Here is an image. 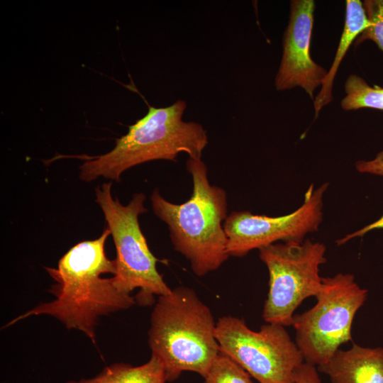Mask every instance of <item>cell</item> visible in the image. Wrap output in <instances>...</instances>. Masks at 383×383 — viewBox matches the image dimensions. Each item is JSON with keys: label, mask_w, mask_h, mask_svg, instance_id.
Masks as SVG:
<instances>
[{"label": "cell", "mask_w": 383, "mask_h": 383, "mask_svg": "<svg viewBox=\"0 0 383 383\" xmlns=\"http://www.w3.org/2000/svg\"><path fill=\"white\" fill-rule=\"evenodd\" d=\"M109 235L106 227L99 238L72 246L59 260L56 268L45 267L55 282L48 290L55 299L36 306L4 328L31 316L49 315L67 329L81 331L96 344L99 318L128 309L135 303L131 294L116 287L112 277H101L104 274L116 273V261L108 258L105 252Z\"/></svg>", "instance_id": "obj_1"}, {"label": "cell", "mask_w": 383, "mask_h": 383, "mask_svg": "<svg viewBox=\"0 0 383 383\" xmlns=\"http://www.w3.org/2000/svg\"><path fill=\"white\" fill-rule=\"evenodd\" d=\"M187 170L193 191L184 203L177 204L163 198L157 188L150 200L155 215L168 227L174 248L190 263L199 276L218 270L229 257L223 223L228 216L226 191L210 184L201 159L189 158Z\"/></svg>", "instance_id": "obj_2"}, {"label": "cell", "mask_w": 383, "mask_h": 383, "mask_svg": "<svg viewBox=\"0 0 383 383\" xmlns=\"http://www.w3.org/2000/svg\"><path fill=\"white\" fill-rule=\"evenodd\" d=\"M148 105L147 113L128 126L112 150L99 155L75 156L84 160L79 166L81 180L90 182L104 177L119 182L121 174L133 167L156 160L176 161L181 152L201 159L207 133L200 123L182 120L186 102L179 99L162 108Z\"/></svg>", "instance_id": "obj_3"}, {"label": "cell", "mask_w": 383, "mask_h": 383, "mask_svg": "<svg viewBox=\"0 0 383 383\" xmlns=\"http://www.w3.org/2000/svg\"><path fill=\"white\" fill-rule=\"evenodd\" d=\"M213 316L196 292L180 286L160 296L150 317L148 342L162 363L167 382L184 371L204 378L220 352Z\"/></svg>", "instance_id": "obj_4"}, {"label": "cell", "mask_w": 383, "mask_h": 383, "mask_svg": "<svg viewBox=\"0 0 383 383\" xmlns=\"http://www.w3.org/2000/svg\"><path fill=\"white\" fill-rule=\"evenodd\" d=\"M111 187V182L96 187L95 201L103 212L116 248V269L112 278L122 292L131 294L140 289L135 301L142 306L150 305L154 295H167L172 289L157 271L159 260L150 251L140 228L138 217L148 211L144 206L145 195L136 193L128 204L123 205L113 197Z\"/></svg>", "instance_id": "obj_5"}, {"label": "cell", "mask_w": 383, "mask_h": 383, "mask_svg": "<svg viewBox=\"0 0 383 383\" xmlns=\"http://www.w3.org/2000/svg\"><path fill=\"white\" fill-rule=\"evenodd\" d=\"M367 296V290L360 287L351 274L322 278L316 304L294 315L292 324L296 344L306 363L323 365L340 345L352 340L354 317Z\"/></svg>", "instance_id": "obj_6"}, {"label": "cell", "mask_w": 383, "mask_h": 383, "mask_svg": "<svg viewBox=\"0 0 383 383\" xmlns=\"http://www.w3.org/2000/svg\"><path fill=\"white\" fill-rule=\"evenodd\" d=\"M326 245L309 239L277 243L259 249L269 272V291L262 318L267 323L292 326L301 302L315 296L322 285L320 266L326 262Z\"/></svg>", "instance_id": "obj_7"}, {"label": "cell", "mask_w": 383, "mask_h": 383, "mask_svg": "<svg viewBox=\"0 0 383 383\" xmlns=\"http://www.w3.org/2000/svg\"><path fill=\"white\" fill-rule=\"evenodd\" d=\"M284 327L267 323L253 331L243 318L227 316L218 320L215 335L220 350L260 383H294L304 358Z\"/></svg>", "instance_id": "obj_8"}, {"label": "cell", "mask_w": 383, "mask_h": 383, "mask_svg": "<svg viewBox=\"0 0 383 383\" xmlns=\"http://www.w3.org/2000/svg\"><path fill=\"white\" fill-rule=\"evenodd\" d=\"M326 182L314 189L311 184L304 202L294 211L271 217L248 211L228 215L223 228L229 256L241 257L255 249L283 242H301L311 233L318 231L323 221V196L328 187Z\"/></svg>", "instance_id": "obj_9"}, {"label": "cell", "mask_w": 383, "mask_h": 383, "mask_svg": "<svg viewBox=\"0 0 383 383\" xmlns=\"http://www.w3.org/2000/svg\"><path fill=\"white\" fill-rule=\"evenodd\" d=\"M314 9L313 0L290 1L289 23L283 35L282 57L274 81L277 90L300 87L311 99L328 73L310 55Z\"/></svg>", "instance_id": "obj_10"}, {"label": "cell", "mask_w": 383, "mask_h": 383, "mask_svg": "<svg viewBox=\"0 0 383 383\" xmlns=\"http://www.w3.org/2000/svg\"><path fill=\"white\" fill-rule=\"evenodd\" d=\"M317 369L331 383H383V348L354 344L346 350L338 349Z\"/></svg>", "instance_id": "obj_11"}, {"label": "cell", "mask_w": 383, "mask_h": 383, "mask_svg": "<svg viewBox=\"0 0 383 383\" xmlns=\"http://www.w3.org/2000/svg\"><path fill=\"white\" fill-rule=\"evenodd\" d=\"M345 18L344 28L335 52L333 62L322 84V87L314 100L316 116L321 109L332 99V87L339 65L351 44L371 23L366 15L362 3L359 0L345 1Z\"/></svg>", "instance_id": "obj_12"}, {"label": "cell", "mask_w": 383, "mask_h": 383, "mask_svg": "<svg viewBox=\"0 0 383 383\" xmlns=\"http://www.w3.org/2000/svg\"><path fill=\"white\" fill-rule=\"evenodd\" d=\"M165 367L155 356L140 366L119 362L106 367L99 374L67 383H165Z\"/></svg>", "instance_id": "obj_13"}, {"label": "cell", "mask_w": 383, "mask_h": 383, "mask_svg": "<svg viewBox=\"0 0 383 383\" xmlns=\"http://www.w3.org/2000/svg\"><path fill=\"white\" fill-rule=\"evenodd\" d=\"M345 96L340 102L345 111L361 108L383 110V87L370 86L357 74H350L345 82Z\"/></svg>", "instance_id": "obj_14"}, {"label": "cell", "mask_w": 383, "mask_h": 383, "mask_svg": "<svg viewBox=\"0 0 383 383\" xmlns=\"http://www.w3.org/2000/svg\"><path fill=\"white\" fill-rule=\"evenodd\" d=\"M204 379V383H253L251 376L221 350Z\"/></svg>", "instance_id": "obj_15"}, {"label": "cell", "mask_w": 383, "mask_h": 383, "mask_svg": "<svg viewBox=\"0 0 383 383\" xmlns=\"http://www.w3.org/2000/svg\"><path fill=\"white\" fill-rule=\"evenodd\" d=\"M362 5L371 25L357 36L355 45L371 40L383 51V0H365Z\"/></svg>", "instance_id": "obj_16"}, {"label": "cell", "mask_w": 383, "mask_h": 383, "mask_svg": "<svg viewBox=\"0 0 383 383\" xmlns=\"http://www.w3.org/2000/svg\"><path fill=\"white\" fill-rule=\"evenodd\" d=\"M355 168L360 173L383 177V150L372 160L357 161Z\"/></svg>", "instance_id": "obj_17"}, {"label": "cell", "mask_w": 383, "mask_h": 383, "mask_svg": "<svg viewBox=\"0 0 383 383\" xmlns=\"http://www.w3.org/2000/svg\"><path fill=\"white\" fill-rule=\"evenodd\" d=\"M294 383H321L316 366L303 362L294 373Z\"/></svg>", "instance_id": "obj_18"}, {"label": "cell", "mask_w": 383, "mask_h": 383, "mask_svg": "<svg viewBox=\"0 0 383 383\" xmlns=\"http://www.w3.org/2000/svg\"><path fill=\"white\" fill-rule=\"evenodd\" d=\"M383 228V214L378 218L377 221H374L372 223H370L361 229H359L352 233L348 234L343 237L340 239L336 240L338 245H341L345 244L349 240L355 238L362 237L370 231H372L375 229H382Z\"/></svg>", "instance_id": "obj_19"}]
</instances>
